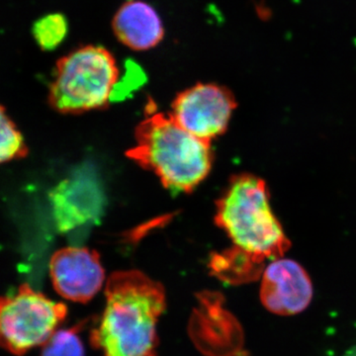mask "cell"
Here are the masks:
<instances>
[{"instance_id":"6da1fadb","label":"cell","mask_w":356,"mask_h":356,"mask_svg":"<svg viewBox=\"0 0 356 356\" xmlns=\"http://www.w3.org/2000/svg\"><path fill=\"white\" fill-rule=\"evenodd\" d=\"M105 295L102 320L90 334L93 348L102 356H158L163 287L140 271H118L107 281Z\"/></svg>"},{"instance_id":"8fae6325","label":"cell","mask_w":356,"mask_h":356,"mask_svg":"<svg viewBox=\"0 0 356 356\" xmlns=\"http://www.w3.org/2000/svg\"><path fill=\"white\" fill-rule=\"evenodd\" d=\"M262 257L234 247L221 254H214L210 268L216 277L232 285H241L259 280L264 271Z\"/></svg>"},{"instance_id":"9c48e42d","label":"cell","mask_w":356,"mask_h":356,"mask_svg":"<svg viewBox=\"0 0 356 356\" xmlns=\"http://www.w3.org/2000/svg\"><path fill=\"white\" fill-rule=\"evenodd\" d=\"M54 217L58 231H74L95 222L102 211V197L95 182L74 175L60 182L51 193Z\"/></svg>"},{"instance_id":"30bf717a","label":"cell","mask_w":356,"mask_h":356,"mask_svg":"<svg viewBox=\"0 0 356 356\" xmlns=\"http://www.w3.org/2000/svg\"><path fill=\"white\" fill-rule=\"evenodd\" d=\"M112 30L122 44L134 51L151 50L165 37L158 11L144 0H127L114 14Z\"/></svg>"},{"instance_id":"ba28073f","label":"cell","mask_w":356,"mask_h":356,"mask_svg":"<svg viewBox=\"0 0 356 356\" xmlns=\"http://www.w3.org/2000/svg\"><path fill=\"white\" fill-rule=\"evenodd\" d=\"M313 284L310 276L298 262L275 259L262 274V305L275 315L292 316L310 305Z\"/></svg>"},{"instance_id":"52a82bcc","label":"cell","mask_w":356,"mask_h":356,"mask_svg":"<svg viewBox=\"0 0 356 356\" xmlns=\"http://www.w3.org/2000/svg\"><path fill=\"white\" fill-rule=\"evenodd\" d=\"M50 275L56 291L70 301L86 303L102 289L105 271L99 254L86 248L69 247L51 257Z\"/></svg>"},{"instance_id":"7c38bea8","label":"cell","mask_w":356,"mask_h":356,"mask_svg":"<svg viewBox=\"0 0 356 356\" xmlns=\"http://www.w3.org/2000/svg\"><path fill=\"white\" fill-rule=\"evenodd\" d=\"M69 33V21L63 13H50L42 16L32 28V34L40 48L53 51L65 41Z\"/></svg>"},{"instance_id":"5bb4252c","label":"cell","mask_w":356,"mask_h":356,"mask_svg":"<svg viewBox=\"0 0 356 356\" xmlns=\"http://www.w3.org/2000/svg\"><path fill=\"white\" fill-rule=\"evenodd\" d=\"M83 325L60 330L46 341L41 356H84L83 341L79 337Z\"/></svg>"},{"instance_id":"9a60e30c","label":"cell","mask_w":356,"mask_h":356,"mask_svg":"<svg viewBox=\"0 0 356 356\" xmlns=\"http://www.w3.org/2000/svg\"><path fill=\"white\" fill-rule=\"evenodd\" d=\"M343 356H356V348H353L351 350L346 351Z\"/></svg>"},{"instance_id":"5b68a950","label":"cell","mask_w":356,"mask_h":356,"mask_svg":"<svg viewBox=\"0 0 356 356\" xmlns=\"http://www.w3.org/2000/svg\"><path fill=\"white\" fill-rule=\"evenodd\" d=\"M65 304L55 302L28 284L0 296V348L14 355L44 346L67 317Z\"/></svg>"},{"instance_id":"8992f818","label":"cell","mask_w":356,"mask_h":356,"mask_svg":"<svg viewBox=\"0 0 356 356\" xmlns=\"http://www.w3.org/2000/svg\"><path fill=\"white\" fill-rule=\"evenodd\" d=\"M236 107L235 97L228 89L197 84L177 95L170 115L187 132L211 143L227 130Z\"/></svg>"},{"instance_id":"4fadbf2b","label":"cell","mask_w":356,"mask_h":356,"mask_svg":"<svg viewBox=\"0 0 356 356\" xmlns=\"http://www.w3.org/2000/svg\"><path fill=\"white\" fill-rule=\"evenodd\" d=\"M28 147L17 126L0 104V165L25 158Z\"/></svg>"},{"instance_id":"3957f363","label":"cell","mask_w":356,"mask_h":356,"mask_svg":"<svg viewBox=\"0 0 356 356\" xmlns=\"http://www.w3.org/2000/svg\"><path fill=\"white\" fill-rule=\"evenodd\" d=\"M215 221L235 247L264 259H280L290 243L269 203L266 182L252 175L232 177L217 201Z\"/></svg>"},{"instance_id":"277c9868","label":"cell","mask_w":356,"mask_h":356,"mask_svg":"<svg viewBox=\"0 0 356 356\" xmlns=\"http://www.w3.org/2000/svg\"><path fill=\"white\" fill-rule=\"evenodd\" d=\"M118 65L107 49L88 44L58 60L49 90V103L56 111L79 114L102 109L118 86Z\"/></svg>"},{"instance_id":"7a4b0ae2","label":"cell","mask_w":356,"mask_h":356,"mask_svg":"<svg viewBox=\"0 0 356 356\" xmlns=\"http://www.w3.org/2000/svg\"><path fill=\"white\" fill-rule=\"evenodd\" d=\"M135 139L129 158L154 172L170 191L191 192L209 175L210 143L180 127L170 115H149L136 129Z\"/></svg>"}]
</instances>
